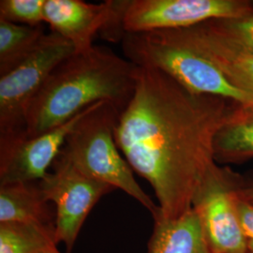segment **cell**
Masks as SVG:
<instances>
[{
  "instance_id": "2e32d148",
  "label": "cell",
  "mask_w": 253,
  "mask_h": 253,
  "mask_svg": "<svg viewBox=\"0 0 253 253\" xmlns=\"http://www.w3.org/2000/svg\"><path fill=\"white\" fill-rule=\"evenodd\" d=\"M45 34L42 26L28 27L0 19V76L25 60Z\"/></svg>"
},
{
  "instance_id": "4fadbf2b",
  "label": "cell",
  "mask_w": 253,
  "mask_h": 253,
  "mask_svg": "<svg viewBox=\"0 0 253 253\" xmlns=\"http://www.w3.org/2000/svg\"><path fill=\"white\" fill-rule=\"evenodd\" d=\"M39 222L55 225V209L38 182L0 185V223Z\"/></svg>"
},
{
  "instance_id": "7c38bea8",
  "label": "cell",
  "mask_w": 253,
  "mask_h": 253,
  "mask_svg": "<svg viewBox=\"0 0 253 253\" xmlns=\"http://www.w3.org/2000/svg\"><path fill=\"white\" fill-rule=\"evenodd\" d=\"M147 253H212L196 211L175 219L161 215L154 219L153 232Z\"/></svg>"
},
{
  "instance_id": "ffe728a7",
  "label": "cell",
  "mask_w": 253,
  "mask_h": 253,
  "mask_svg": "<svg viewBox=\"0 0 253 253\" xmlns=\"http://www.w3.org/2000/svg\"><path fill=\"white\" fill-rule=\"evenodd\" d=\"M239 194L243 199L253 205V170L241 174Z\"/></svg>"
},
{
  "instance_id": "44dd1931",
  "label": "cell",
  "mask_w": 253,
  "mask_h": 253,
  "mask_svg": "<svg viewBox=\"0 0 253 253\" xmlns=\"http://www.w3.org/2000/svg\"><path fill=\"white\" fill-rule=\"evenodd\" d=\"M61 253L59 252V250H58V248H57V246L56 247H54V248H51V249H48V250H46V251H43V252H42V253Z\"/></svg>"
},
{
  "instance_id": "6da1fadb",
  "label": "cell",
  "mask_w": 253,
  "mask_h": 253,
  "mask_svg": "<svg viewBox=\"0 0 253 253\" xmlns=\"http://www.w3.org/2000/svg\"><path fill=\"white\" fill-rule=\"evenodd\" d=\"M238 106L194 94L157 69L138 67L116 141L133 172L153 189L162 217L175 219L192 208L200 184L217 163L215 137Z\"/></svg>"
},
{
  "instance_id": "9c48e42d",
  "label": "cell",
  "mask_w": 253,
  "mask_h": 253,
  "mask_svg": "<svg viewBox=\"0 0 253 253\" xmlns=\"http://www.w3.org/2000/svg\"><path fill=\"white\" fill-rule=\"evenodd\" d=\"M94 105L61 126L0 149V185L38 182L44 178L61 152L68 136Z\"/></svg>"
},
{
  "instance_id": "9a60e30c",
  "label": "cell",
  "mask_w": 253,
  "mask_h": 253,
  "mask_svg": "<svg viewBox=\"0 0 253 253\" xmlns=\"http://www.w3.org/2000/svg\"><path fill=\"white\" fill-rule=\"evenodd\" d=\"M57 245L54 224L0 223V253H39Z\"/></svg>"
},
{
  "instance_id": "e0dca14e",
  "label": "cell",
  "mask_w": 253,
  "mask_h": 253,
  "mask_svg": "<svg viewBox=\"0 0 253 253\" xmlns=\"http://www.w3.org/2000/svg\"><path fill=\"white\" fill-rule=\"evenodd\" d=\"M217 37L235 49L253 55V13L206 22Z\"/></svg>"
},
{
  "instance_id": "8fae6325",
  "label": "cell",
  "mask_w": 253,
  "mask_h": 253,
  "mask_svg": "<svg viewBox=\"0 0 253 253\" xmlns=\"http://www.w3.org/2000/svg\"><path fill=\"white\" fill-rule=\"evenodd\" d=\"M163 32L182 45L207 58L235 86L253 95V55L228 44L206 23Z\"/></svg>"
},
{
  "instance_id": "5bb4252c",
  "label": "cell",
  "mask_w": 253,
  "mask_h": 253,
  "mask_svg": "<svg viewBox=\"0 0 253 253\" xmlns=\"http://www.w3.org/2000/svg\"><path fill=\"white\" fill-rule=\"evenodd\" d=\"M216 163L238 164L253 159V112L238 106L217 131L214 141Z\"/></svg>"
},
{
  "instance_id": "ba28073f",
  "label": "cell",
  "mask_w": 253,
  "mask_h": 253,
  "mask_svg": "<svg viewBox=\"0 0 253 253\" xmlns=\"http://www.w3.org/2000/svg\"><path fill=\"white\" fill-rule=\"evenodd\" d=\"M51 169L39 185L55 209L56 241L71 252L91 210L116 189L84 174L61 154Z\"/></svg>"
},
{
  "instance_id": "30bf717a",
  "label": "cell",
  "mask_w": 253,
  "mask_h": 253,
  "mask_svg": "<svg viewBox=\"0 0 253 253\" xmlns=\"http://www.w3.org/2000/svg\"><path fill=\"white\" fill-rule=\"evenodd\" d=\"M115 0L100 4L82 0H46L44 22L56 33L73 43L78 53L94 47L93 39L115 17Z\"/></svg>"
},
{
  "instance_id": "7a4b0ae2",
  "label": "cell",
  "mask_w": 253,
  "mask_h": 253,
  "mask_svg": "<svg viewBox=\"0 0 253 253\" xmlns=\"http://www.w3.org/2000/svg\"><path fill=\"white\" fill-rule=\"evenodd\" d=\"M137 71L135 64L103 46L76 52L54 69L31 101L26 138L61 126L101 101L122 113L133 97Z\"/></svg>"
},
{
  "instance_id": "ac0fdd59",
  "label": "cell",
  "mask_w": 253,
  "mask_h": 253,
  "mask_svg": "<svg viewBox=\"0 0 253 253\" xmlns=\"http://www.w3.org/2000/svg\"><path fill=\"white\" fill-rule=\"evenodd\" d=\"M46 0H1L0 19L13 24L40 27L44 22Z\"/></svg>"
},
{
  "instance_id": "8992f818",
  "label": "cell",
  "mask_w": 253,
  "mask_h": 253,
  "mask_svg": "<svg viewBox=\"0 0 253 253\" xmlns=\"http://www.w3.org/2000/svg\"><path fill=\"white\" fill-rule=\"evenodd\" d=\"M118 3L123 36L188 28L210 20L253 13L252 0H120Z\"/></svg>"
},
{
  "instance_id": "3957f363",
  "label": "cell",
  "mask_w": 253,
  "mask_h": 253,
  "mask_svg": "<svg viewBox=\"0 0 253 253\" xmlns=\"http://www.w3.org/2000/svg\"><path fill=\"white\" fill-rule=\"evenodd\" d=\"M120 115L110 102L96 103L68 136L60 154L84 174L126 192L155 219L161 215L158 204L136 181L133 170L117 145Z\"/></svg>"
},
{
  "instance_id": "52a82bcc",
  "label": "cell",
  "mask_w": 253,
  "mask_h": 253,
  "mask_svg": "<svg viewBox=\"0 0 253 253\" xmlns=\"http://www.w3.org/2000/svg\"><path fill=\"white\" fill-rule=\"evenodd\" d=\"M241 173L216 163L192 202L212 253H250L240 225L237 199Z\"/></svg>"
},
{
  "instance_id": "277c9868",
  "label": "cell",
  "mask_w": 253,
  "mask_h": 253,
  "mask_svg": "<svg viewBox=\"0 0 253 253\" xmlns=\"http://www.w3.org/2000/svg\"><path fill=\"white\" fill-rule=\"evenodd\" d=\"M125 58L141 68L162 71L186 89L232 101L253 112V95L232 84L214 64L163 31L125 33Z\"/></svg>"
},
{
  "instance_id": "d6986e66",
  "label": "cell",
  "mask_w": 253,
  "mask_h": 253,
  "mask_svg": "<svg viewBox=\"0 0 253 253\" xmlns=\"http://www.w3.org/2000/svg\"><path fill=\"white\" fill-rule=\"evenodd\" d=\"M237 212L243 234L247 239L249 253H253V205L243 199L238 192Z\"/></svg>"
},
{
  "instance_id": "5b68a950",
  "label": "cell",
  "mask_w": 253,
  "mask_h": 253,
  "mask_svg": "<svg viewBox=\"0 0 253 253\" xmlns=\"http://www.w3.org/2000/svg\"><path fill=\"white\" fill-rule=\"evenodd\" d=\"M76 52L63 37L46 33L25 60L0 76V149L26 139L31 101L54 69Z\"/></svg>"
}]
</instances>
